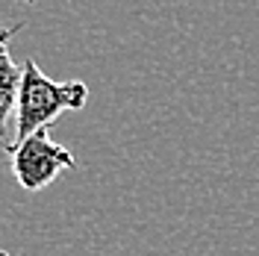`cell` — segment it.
Masks as SVG:
<instances>
[{"mask_svg": "<svg viewBox=\"0 0 259 256\" xmlns=\"http://www.w3.org/2000/svg\"><path fill=\"white\" fill-rule=\"evenodd\" d=\"M24 24H12V27H0V147L9 150L12 147V136H9V118L18 112V95H21V77L24 68H18L9 45L15 38V32H21Z\"/></svg>", "mask_w": 259, "mask_h": 256, "instance_id": "3957f363", "label": "cell"}, {"mask_svg": "<svg viewBox=\"0 0 259 256\" xmlns=\"http://www.w3.org/2000/svg\"><path fill=\"white\" fill-rule=\"evenodd\" d=\"M6 153L12 159V174L24 192H41L62 171L77 165L74 153L59 142H53L48 130H38V133L15 142Z\"/></svg>", "mask_w": 259, "mask_h": 256, "instance_id": "7a4b0ae2", "label": "cell"}, {"mask_svg": "<svg viewBox=\"0 0 259 256\" xmlns=\"http://www.w3.org/2000/svg\"><path fill=\"white\" fill-rule=\"evenodd\" d=\"M0 256H9V253H6V250H0Z\"/></svg>", "mask_w": 259, "mask_h": 256, "instance_id": "277c9868", "label": "cell"}, {"mask_svg": "<svg viewBox=\"0 0 259 256\" xmlns=\"http://www.w3.org/2000/svg\"><path fill=\"white\" fill-rule=\"evenodd\" d=\"M27 3H32V0H27Z\"/></svg>", "mask_w": 259, "mask_h": 256, "instance_id": "5b68a950", "label": "cell"}, {"mask_svg": "<svg viewBox=\"0 0 259 256\" xmlns=\"http://www.w3.org/2000/svg\"><path fill=\"white\" fill-rule=\"evenodd\" d=\"M21 95H18V112H15V133L12 144L27 139L38 130H48L50 121H56L68 109H82L89 100V86L80 80L56 82L38 68L35 59H27L21 65Z\"/></svg>", "mask_w": 259, "mask_h": 256, "instance_id": "6da1fadb", "label": "cell"}]
</instances>
